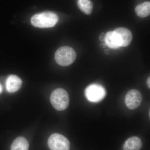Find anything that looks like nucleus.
<instances>
[{"label":"nucleus","mask_w":150,"mask_h":150,"mask_svg":"<svg viewBox=\"0 0 150 150\" xmlns=\"http://www.w3.org/2000/svg\"><path fill=\"white\" fill-rule=\"evenodd\" d=\"M22 81L17 76L11 75L9 76L6 81V88L9 93L17 91L21 88Z\"/></svg>","instance_id":"6e6552de"},{"label":"nucleus","mask_w":150,"mask_h":150,"mask_svg":"<svg viewBox=\"0 0 150 150\" xmlns=\"http://www.w3.org/2000/svg\"><path fill=\"white\" fill-rule=\"evenodd\" d=\"M76 54L73 48L63 46L56 51L55 59L56 63L62 67H67L73 64L76 59Z\"/></svg>","instance_id":"f03ea898"},{"label":"nucleus","mask_w":150,"mask_h":150,"mask_svg":"<svg viewBox=\"0 0 150 150\" xmlns=\"http://www.w3.org/2000/svg\"><path fill=\"white\" fill-rule=\"evenodd\" d=\"M142 100V94L136 89L129 91L125 96V103L127 107L131 110H134L138 108L141 104Z\"/></svg>","instance_id":"0eeeda50"},{"label":"nucleus","mask_w":150,"mask_h":150,"mask_svg":"<svg viewBox=\"0 0 150 150\" xmlns=\"http://www.w3.org/2000/svg\"><path fill=\"white\" fill-rule=\"evenodd\" d=\"M112 35L119 48L127 47L131 44L133 38L131 31L125 28H118L112 31Z\"/></svg>","instance_id":"20e7f679"},{"label":"nucleus","mask_w":150,"mask_h":150,"mask_svg":"<svg viewBox=\"0 0 150 150\" xmlns=\"http://www.w3.org/2000/svg\"><path fill=\"white\" fill-rule=\"evenodd\" d=\"M105 45H107L109 48L112 49H117L118 47L116 45L112 35V31H109L105 33Z\"/></svg>","instance_id":"ddd939ff"},{"label":"nucleus","mask_w":150,"mask_h":150,"mask_svg":"<svg viewBox=\"0 0 150 150\" xmlns=\"http://www.w3.org/2000/svg\"><path fill=\"white\" fill-rule=\"evenodd\" d=\"M150 77H149L148 78L147 80V84L148 86L149 87V88H150Z\"/></svg>","instance_id":"2eb2a0df"},{"label":"nucleus","mask_w":150,"mask_h":150,"mask_svg":"<svg viewBox=\"0 0 150 150\" xmlns=\"http://www.w3.org/2000/svg\"><path fill=\"white\" fill-rule=\"evenodd\" d=\"M29 144L27 140L23 137L16 138L11 146V150H28Z\"/></svg>","instance_id":"9d476101"},{"label":"nucleus","mask_w":150,"mask_h":150,"mask_svg":"<svg viewBox=\"0 0 150 150\" xmlns=\"http://www.w3.org/2000/svg\"><path fill=\"white\" fill-rule=\"evenodd\" d=\"M50 100L53 107L58 110L67 109L69 103V95L63 88H57L54 91L51 93Z\"/></svg>","instance_id":"7ed1b4c3"},{"label":"nucleus","mask_w":150,"mask_h":150,"mask_svg":"<svg viewBox=\"0 0 150 150\" xmlns=\"http://www.w3.org/2000/svg\"><path fill=\"white\" fill-rule=\"evenodd\" d=\"M78 6L83 12L86 15L91 13L93 8V4L91 0H78Z\"/></svg>","instance_id":"f8f14e48"},{"label":"nucleus","mask_w":150,"mask_h":150,"mask_svg":"<svg viewBox=\"0 0 150 150\" xmlns=\"http://www.w3.org/2000/svg\"><path fill=\"white\" fill-rule=\"evenodd\" d=\"M48 145L51 150H69L70 144L69 140L61 134H52L48 140Z\"/></svg>","instance_id":"423d86ee"},{"label":"nucleus","mask_w":150,"mask_h":150,"mask_svg":"<svg viewBox=\"0 0 150 150\" xmlns=\"http://www.w3.org/2000/svg\"><path fill=\"white\" fill-rule=\"evenodd\" d=\"M105 33H103L99 35V40L101 41H104L105 38Z\"/></svg>","instance_id":"4468645a"},{"label":"nucleus","mask_w":150,"mask_h":150,"mask_svg":"<svg viewBox=\"0 0 150 150\" xmlns=\"http://www.w3.org/2000/svg\"><path fill=\"white\" fill-rule=\"evenodd\" d=\"M30 21L32 25L35 27L48 28L56 25L59 21V17L54 13L44 12L33 16Z\"/></svg>","instance_id":"f257e3e1"},{"label":"nucleus","mask_w":150,"mask_h":150,"mask_svg":"<svg viewBox=\"0 0 150 150\" xmlns=\"http://www.w3.org/2000/svg\"><path fill=\"white\" fill-rule=\"evenodd\" d=\"M3 91V87L0 84V94Z\"/></svg>","instance_id":"dca6fc26"},{"label":"nucleus","mask_w":150,"mask_h":150,"mask_svg":"<svg viewBox=\"0 0 150 150\" xmlns=\"http://www.w3.org/2000/svg\"><path fill=\"white\" fill-rule=\"evenodd\" d=\"M85 95L87 99L91 102H99L105 97L106 91L102 86L92 84L86 88Z\"/></svg>","instance_id":"39448f33"},{"label":"nucleus","mask_w":150,"mask_h":150,"mask_svg":"<svg viewBox=\"0 0 150 150\" xmlns=\"http://www.w3.org/2000/svg\"><path fill=\"white\" fill-rule=\"evenodd\" d=\"M142 140L139 137H130L126 140L123 146V150H140L142 147Z\"/></svg>","instance_id":"1a4fd4ad"},{"label":"nucleus","mask_w":150,"mask_h":150,"mask_svg":"<svg viewBox=\"0 0 150 150\" xmlns=\"http://www.w3.org/2000/svg\"><path fill=\"white\" fill-rule=\"evenodd\" d=\"M135 12L138 16L141 18H145L150 15V2H145L140 4L136 7Z\"/></svg>","instance_id":"9b49d317"}]
</instances>
